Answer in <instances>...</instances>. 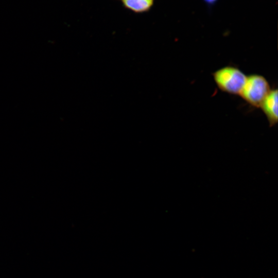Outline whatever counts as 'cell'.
Segmentation results:
<instances>
[{"instance_id": "4", "label": "cell", "mask_w": 278, "mask_h": 278, "mask_svg": "<svg viewBox=\"0 0 278 278\" xmlns=\"http://www.w3.org/2000/svg\"><path fill=\"white\" fill-rule=\"evenodd\" d=\"M121 2L127 9L136 13H142L151 9L154 0H121Z\"/></svg>"}, {"instance_id": "2", "label": "cell", "mask_w": 278, "mask_h": 278, "mask_svg": "<svg viewBox=\"0 0 278 278\" xmlns=\"http://www.w3.org/2000/svg\"><path fill=\"white\" fill-rule=\"evenodd\" d=\"M270 90L269 83L264 76L252 74L247 76L239 95L250 105L259 108Z\"/></svg>"}, {"instance_id": "5", "label": "cell", "mask_w": 278, "mask_h": 278, "mask_svg": "<svg viewBox=\"0 0 278 278\" xmlns=\"http://www.w3.org/2000/svg\"><path fill=\"white\" fill-rule=\"evenodd\" d=\"M218 0H203V1L208 5H213L217 2Z\"/></svg>"}, {"instance_id": "1", "label": "cell", "mask_w": 278, "mask_h": 278, "mask_svg": "<svg viewBox=\"0 0 278 278\" xmlns=\"http://www.w3.org/2000/svg\"><path fill=\"white\" fill-rule=\"evenodd\" d=\"M218 88L222 91L232 95H239L247 76L238 68L227 66L212 74Z\"/></svg>"}, {"instance_id": "3", "label": "cell", "mask_w": 278, "mask_h": 278, "mask_svg": "<svg viewBox=\"0 0 278 278\" xmlns=\"http://www.w3.org/2000/svg\"><path fill=\"white\" fill-rule=\"evenodd\" d=\"M277 93V89L271 90L259 107L266 116L270 127L274 126L278 121Z\"/></svg>"}]
</instances>
